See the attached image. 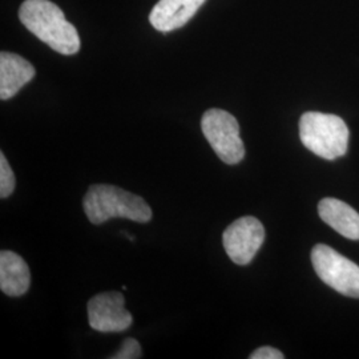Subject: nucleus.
I'll list each match as a JSON object with an SVG mask.
<instances>
[{"label":"nucleus","instance_id":"obj_1","mask_svg":"<svg viewBox=\"0 0 359 359\" xmlns=\"http://www.w3.org/2000/svg\"><path fill=\"white\" fill-rule=\"evenodd\" d=\"M19 19L53 51L68 56L80 50L81 43L76 28L51 0H26L19 8Z\"/></svg>","mask_w":359,"mask_h":359},{"label":"nucleus","instance_id":"obj_2","mask_svg":"<svg viewBox=\"0 0 359 359\" xmlns=\"http://www.w3.org/2000/svg\"><path fill=\"white\" fill-rule=\"evenodd\" d=\"M83 209L93 225H102L111 218H128L136 222H149L152 209L137 194L114 185H92L83 198Z\"/></svg>","mask_w":359,"mask_h":359},{"label":"nucleus","instance_id":"obj_3","mask_svg":"<svg viewBox=\"0 0 359 359\" xmlns=\"http://www.w3.org/2000/svg\"><path fill=\"white\" fill-rule=\"evenodd\" d=\"M348 128L339 116L306 112L299 120V137L310 152L325 160L346 154Z\"/></svg>","mask_w":359,"mask_h":359},{"label":"nucleus","instance_id":"obj_4","mask_svg":"<svg viewBox=\"0 0 359 359\" xmlns=\"http://www.w3.org/2000/svg\"><path fill=\"white\" fill-rule=\"evenodd\" d=\"M201 130L218 157L229 165L241 163L245 157L244 142L236 117L218 108L208 109L201 118Z\"/></svg>","mask_w":359,"mask_h":359},{"label":"nucleus","instance_id":"obj_5","mask_svg":"<svg viewBox=\"0 0 359 359\" xmlns=\"http://www.w3.org/2000/svg\"><path fill=\"white\" fill-rule=\"evenodd\" d=\"M311 262L323 283L341 294L359 298V266L327 245H316Z\"/></svg>","mask_w":359,"mask_h":359},{"label":"nucleus","instance_id":"obj_6","mask_svg":"<svg viewBox=\"0 0 359 359\" xmlns=\"http://www.w3.org/2000/svg\"><path fill=\"white\" fill-rule=\"evenodd\" d=\"M265 229L259 219L252 216L236 219L222 234V244L226 255L237 265L245 266L264 244Z\"/></svg>","mask_w":359,"mask_h":359},{"label":"nucleus","instance_id":"obj_7","mask_svg":"<svg viewBox=\"0 0 359 359\" xmlns=\"http://www.w3.org/2000/svg\"><path fill=\"white\" fill-rule=\"evenodd\" d=\"M124 304L126 298L118 292L92 297L87 308L90 327L100 333H121L128 330L133 318Z\"/></svg>","mask_w":359,"mask_h":359},{"label":"nucleus","instance_id":"obj_8","mask_svg":"<svg viewBox=\"0 0 359 359\" xmlns=\"http://www.w3.org/2000/svg\"><path fill=\"white\" fill-rule=\"evenodd\" d=\"M205 0H158L149 15L151 25L160 32L185 26Z\"/></svg>","mask_w":359,"mask_h":359},{"label":"nucleus","instance_id":"obj_9","mask_svg":"<svg viewBox=\"0 0 359 359\" xmlns=\"http://www.w3.org/2000/svg\"><path fill=\"white\" fill-rule=\"evenodd\" d=\"M35 68L25 57L11 53H0V99L8 100L35 77Z\"/></svg>","mask_w":359,"mask_h":359},{"label":"nucleus","instance_id":"obj_10","mask_svg":"<svg viewBox=\"0 0 359 359\" xmlns=\"http://www.w3.org/2000/svg\"><path fill=\"white\" fill-rule=\"evenodd\" d=\"M31 283V274L26 261L11 250L0 253V289L4 294L20 297L26 294Z\"/></svg>","mask_w":359,"mask_h":359},{"label":"nucleus","instance_id":"obj_11","mask_svg":"<svg viewBox=\"0 0 359 359\" xmlns=\"http://www.w3.org/2000/svg\"><path fill=\"white\" fill-rule=\"evenodd\" d=\"M323 222L348 240H359V213L337 198H323L318 204Z\"/></svg>","mask_w":359,"mask_h":359},{"label":"nucleus","instance_id":"obj_12","mask_svg":"<svg viewBox=\"0 0 359 359\" xmlns=\"http://www.w3.org/2000/svg\"><path fill=\"white\" fill-rule=\"evenodd\" d=\"M15 175L4 154H0V197L7 198L15 191Z\"/></svg>","mask_w":359,"mask_h":359},{"label":"nucleus","instance_id":"obj_13","mask_svg":"<svg viewBox=\"0 0 359 359\" xmlns=\"http://www.w3.org/2000/svg\"><path fill=\"white\" fill-rule=\"evenodd\" d=\"M142 357V346L139 341L133 338H127L118 351H116L111 358L112 359H139Z\"/></svg>","mask_w":359,"mask_h":359},{"label":"nucleus","instance_id":"obj_14","mask_svg":"<svg viewBox=\"0 0 359 359\" xmlns=\"http://www.w3.org/2000/svg\"><path fill=\"white\" fill-rule=\"evenodd\" d=\"M250 359H283L285 355L280 350L274 348V347L264 346L257 348L256 351H253L250 354Z\"/></svg>","mask_w":359,"mask_h":359}]
</instances>
